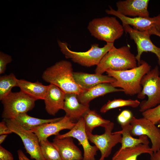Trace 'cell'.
Instances as JSON below:
<instances>
[{
	"mask_svg": "<svg viewBox=\"0 0 160 160\" xmlns=\"http://www.w3.org/2000/svg\"><path fill=\"white\" fill-rule=\"evenodd\" d=\"M150 156L149 160H160V150L156 152H153Z\"/></svg>",
	"mask_w": 160,
	"mask_h": 160,
	"instance_id": "e575fe53",
	"label": "cell"
},
{
	"mask_svg": "<svg viewBox=\"0 0 160 160\" xmlns=\"http://www.w3.org/2000/svg\"><path fill=\"white\" fill-rule=\"evenodd\" d=\"M17 154L18 160H30L20 149H19L17 151Z\"/></svg>",
	"mask_w": 160,
	"mask_h": 160,
	"instance_id": "836d02e7",
	"label": "cell"
},
{
	"mask_svg": "<svg viewBox=\"0 0 160 160\" xmlns=\"http://www.w3.org/2000/svg\"><path fill=\"white\" fill-rule=\"evenodd\" d=\"M140 102L138 100H124L121 99L109 100L101 108L100 112L105 113L110 110L119 107L130 106L136 108L139 106Z\"/></svg>",
	"mask_w": 160,
	"mask_h": 160,
	"instance_id": "4316f807",
	"label": "cell"
},
{
	"mask_svg": "<svg viewBox=\"0 0 160 160\" xmlns=\"http://www.w3.org/2000/svg\"><path fill=\"white\" fill-rule=\"evenodd\" d=\"M151 67L147 62L141 60L140 65L132 69L121 71L108 69L106 72L108 76L116 80L110 83L113 86L120 88L125 94L132 95H138L141 91V80L151 70Z\"/></svg>",
	"mask_w": 160,
	"mask_h": 160,
	"instance_id": "7a4b0ae2",
	"label": "cell"
},
{
	"mask_svg": "<svg viewBox=\"0 0 160 160\" xmlns=\"http://www.w3.org/2000/svg\"><path fill=\"white\" fill-rule=\"evenodd\" d=\"M65 93L59 88L52 84L49 85L44 99L45 108L49 114L55 116L60 110H63Z\"/></svg>",
	"mask_w": 160,
	"mask_h": 160,
	"instance_id": "e0dca14e",
	"label": "cell"
},
{
	"mask_svg": "<svg viewBox=\"0 0 160 160\" xmlns=\"http://www.w3.org/2000/svg\"><path fill=\"white\" fill-rule=\"evenodd\" d=\"M18 87L20 91L36 101L44 100L49 85H44L38 81L33 82L21 79L18 80Z\"/></svg>",
	"mask_w": 160,
	"mask_h": 160,
	"instance_id": "44dd1931",
	"label": "cell"
},
{
	"mask_svg": "<svg viewBox=\"0 0 160 160\" xmlns=\"http://www.w3.org/2000/svg\"><path fill=\"white\" fill-rule=\"evenodd\" d=\"M73 73L71 63L62 60L46 69L42 77L45 81L57 86L65 94L75 93L78 95L85 89L76 82Z\"/></svg>",
	"mask_w": 160,
	"mask_h": 160,
	"instance_id": "6da1fadb",
	"label": "cell"
},
{
	"mask_svg": "<svg viewBox=\"0 0 160 160\" xmlns=\"http://www.w3.org/2000/svg\"><path fill=\"white\" fill-rule=\"evenodd\" d=\"M149 0H126L120 1L116 3L117 11L127 17H149L148 9Z\"/></svg>",
	"mask_w": 160,
	"mask_h": 160,
	"instance_id": "9a60e30c",
	"label": "cell"
},
{
	"mask_svg": "<svg viewBox=\"0 0 160 160\" xmlns=\"http://www.w3.org/2000/svg\"><path fill=\"white\" fill-rule=\"evenodd\" d=\"M12 60L10 56L0 52V74L4 73L6 68L7 64Z\"/></svg>",
	"mask_w": 160,
	"mask_h": 160,
	"instance_id": "4dcf8cb0",
	"label": "cell"
},
{
	"mask_svg": "<svg viewBox=\"0 0 160 160\" xmlns=\"http://www.w3.org/2000/svg\"><path fill=\"white\" fill-rule=\"evenodd\" d=\"M18 80L13 73L0 76V100H2L11 92L13 87H18Z\"/></svg>",
	"mask_w": 160,
	"mask_h": 160,
	"instance_id": "484cf974",
	"label": "cell"
},
{
	"mask_svg": "<svg viewBox=\"0 0 160 160\" xmlns=\"http://www.w3.org/2000/svg\"><path fill=\"white\" fill-rule=\"evenodd\" d=\"M143 117L151 121L155 124L160 120V104L142 113Z\"/></svg>",
	"mask_w": 160,
	"mask_h": 160,
	"instance_id": "f1b7e54d",
	"label": "cell"
},
{
	"mask_svg": "<svg viewBox=\"0 0 160 160\" xmlns=\"http://www.w3.org/2000/svg\"><path fill=\"white\" fill-rule=\"evenodd\" d=\"M130 134L133 136L145 135L152 143L151 147L153 152L160 150V129L149 120L144 118L133 116L130 121Z\"/></svg>",
	"mask_w": 160,
	"mask_h": 160,
	"instance_id": "8fae6325",
	"label": "cell"
},
{
	"mask_svg": "<svg viewBox=\"0 0 160 160\" xmlns=\"http://www.w3.org/2000/svg\"><path fill=\"white\" fill-rule=\"evenodd\" d=\"M10 129L21 138L31 158L35 160H45L41 150L39 138L30 130L23 128L15 119H4Z\"/></svg>",
	"mask_w": 160,
	"mask_h": 160,
	"instance_id": "9c48e42d",
	"label": "cell"
},
{
	"mask_svg": "<svg viewBox=\"0 0 160 160\" xmlns=\"http://www.w3.org/2000/svg\"><path fill=\"white\" fill-rule=\"evenodd\" d=\"M137 66L135 56L129 46L117 48L114 46L106 54L95 70V73L102 74L108 69L121 71Z\"/></svg>",
	"mask_w": 160,
	"mask_h": 160,
	"instance_id": "3957f363",
	"label": "cell"
},
{
	"mask_svg": "<svg viewBox=\"0 0 160 160\" xmlns=\"http://www.w3.org/2000/svg\"><path fill=\"white\" fill-rule=\"evenodd\" d=\"M142 89L137 95V97L144 99L146 95L147 100L140 104V111L142 113L160 104V76L159 67L156 65L143 77L141 82Z\"/></svg>",
	"mask_w": 160,
	"mask_h": 160,
	"instance_id": "5b68a950",
	"label": "cell"
},
{
	"mask_svg": "<svg viewBox=\"0 0 160 160\" xmlns=\"http://www.w3.org/2000/svg\"><path fill=\"white\" fill-rule=\"evenodd\" d=\"M63 117L43 119L33 117L27 113L20 114L15 119L24 129L30 130L31 129L45 124L55 122L61 119Z\"/></svg>",
	"mask_w": 160,
	"mask_h": 160,
	"instance_id": "cb8c5ba5",
	"label": "cell"
},
{
	"mask_svg": "<svg viewBox=\"0 0 160 160\" xmlns=\"http://www.w3.org/2000/svg\"><path fill=\"white\" fill-rule=\"evenodd\" d=\"M77 95L75 93L65 94L63 110L66 116L73 122L77 121L82 117L86 112L89 109V104L80 103L77 98Z\"/></svg>",
	"mask_w": 160,
	"mask_h": 160,
	"instance_id": "ac0fdd59",
	"label": "cell"
},
{
	"mask_svg": "<svg viewBox=\"0 0 160 160\" xmlns=\"http://www.w3.org/2000/svg\"><path fill=\"white\" fill-rule=\"evenodd\" d=\"M52 142L58 150L62 160H83L81 152L74 144L72 137L58 138L55 137Z\"/></svg>",
	"mask_w": 160,
	"mask_h": 160,
	"instance_id": "2e32d148",
	"label": "cell"
},
{
	"mask_svg": "<svg viewBox=\"0 0 160 160\" xmlns=\"http://www.w3.org/2000/svg\"><path fill=\"white\" fill-rule=\"evenodd\" d=\"M106 13L116 16L121 21L122 25L132 26L133 28L141 32H148L151 36H158L160 34V15L153 17H136L125 16L109 6Z\"/></svg>",
	"mask_w": 160,
	"mask_h": 160,
	"instance_id": "ba28073f",
	"label": "cell"
},
{
	"mask_svg": "<svg viewBox=\"0 0 160 160\" xmlns=\"http://www.w3.org/2000/svg\"><path fill=\"white\" fill-rule=\"evenodd\" d=\"M12 132L7 125L5 121L4 120L0 123V135H8L12 133Z\"/></svg>",
	"mask_w": 160,
	"mask_h": 160,
	"instance_id": "d6a6232c",
	"label": "cell"
},
{
	"mask_svg": "<svg viewBox=\"0 0 160 160\" xmlns=\"http://www.w3.org/2000/svg\"><path fill=\"white\" fill-rule=\"evenodd\" d=\"M68 117L65 115L60 120L55 122L45 124L31 129L30 131L35 134L39 141L47 139L49 137L59 134L65 129L71 130L75 125Z\"/></svg>",
	"mask_w": 160,
	"mask_h": 160,
	"instance_id": "5bb4252c",
	"label": "cell"
},
{
	"mask_svg": "<svg viewBox=\"0 0 160 160\" xmlns=\"http://www.w3.org/2000/svg\"><path fill=\"white\" fill-rule=\"evenodd\" d=\"M124 31L128 33L137 46V53L135 56L137 66L140 64L141 56L143 52H150L156 55L160 68V48L155 46L151 41L150 35L147 32H141L129 25L123 26Z\"/></svg>",
	"mask_w": 160,
	"mask_h": 160,
	"instance_id": "4fadbf2b",
	"label": "cell"
},
{
	"mask_svg": "<svg viewBox=\"0 0 160 160\" xmlns=\"http://www.w3.org/2000/svg\"><path fill=\"white\" fill-rule=\"evenodd\" d=\"M83 118L86 132L92 133L94 128L98 127L103 128L111 121L103 118L95 111L89 109Z\"/></svg>",
	"mask_w": 160,
	"mask_h": 160,
	"instance_id": "d4e9b609",
	"label": "cell"
},
{
	"mask_svg": "<svg viewBox=\"0 0 160 160\" xmlns=\"http://www.w3.org/2000/svg\"><path fill=\"white\" fill-rule=\"evenodd\" d=\"M55 137L58 138L71 137L76 139L83 148V160H95V156L98 149L95 145H92L89 143L83 117L76 123L74 127L69 131L63 134H59Z\"/></svg>",
	"mask_w": 160,
	"mask_h": 160,
	"instance_id": "7c38bea8",
	"label": "cell"
},
{
	"mask_svg": "<svg viewBox=\"0 0 160 160\" xmlns=\"http://www.w3.org/2000/svg\"><path fill=\"white\" fill-rule=\"evenodd\" d=\"M158 36L160 37V34H159L158 35Z\"/></svg>",
	"mask_w": 160,
	"mask_h": 160,
	"instance_id": "74e56055",
	"label": "cell"
},
{
	"mask_svg": "<svg viewBox=\"0 0 160 160\" xmlns=\"http://www.w3.org/2000/svg\"><path fill=\"white\" fill-rule=\"evenodd\" d=\"M119 92H124V90L113 87L110 83H103L89 89H85L77 95V98L80 103L84 104H89L91 100L96 98L109 93Z\"/></svg>",
	"mask_w": 160,
	"mask_h": 160,
	"instance_id": "ffe728a7",
	"label": "cell"
},
{
	"mask_svg": "<svg viewBox=\"0 0 160 160\" xmlns=\"http://www.w3.org/2000/svg\"><path fill=\"white\" fill-rule=\"evenodd\" d=\"M122 129L113 132L119 133L122 135L120 149L130 148L137 145L140 144H149V143L148 137L144 135L139 136L138 138L133 137L130 134L131 127L130 122L121 125Z\"/></svg>",
	"mask_w": 160,
	"mask_h": 160,
	"instance_id": "603a6c76",
	"label": "cell"
},
{
	"mask_svg": "<svg viewBox=\"0 0 160 160\" xmlns=\"http://www.w3.org/2000/svg\"><path fill=\"white\" fill-rule=\"evenodd\" d=\"M58 43L62 53L67 59L82 66L91 67L97 66L106 54L114 46V43H108L102 47L99 44H92L88 50L84 52L72 51L69 49L67 43L58 41Z\"/></svg>",
	"mask_w": 160,
	"mask_h": 160,
	"instance_id": "277c9868",
	"label": "cell"
},
{
	"mask_svg": "<svg viewBox=\"0 0 160 160\" xmlns=\"http://www.w3.org/2000/svg\"><path fill=\"white\" fill-rule=\"evenodd\" d=\"M133 117L132 112L129 110H125L121 111L117 117V121L120 125L130 122Z\"/></svg>",
	"mask_w": 160,
	"mask_h": 160,
	"instance_id": "f546056e",
	"label": "cell"
},
{
	"mask_svg": "<svg viewBox=\"0 0 160 160\" xmlns=\"http://www.w3.org/2000/svg\"><path fill=\"white\" fill-rule=\"evenodd\" d=\"M114 127V123L111 121L104 127L105 132L102 134L86 132L89 141L94 143L100 151L101 156L99 160H104L105 158L108 157L113 148L118 143H121V135L112 132Z\"/></svg>",
	"mask_w": 160,
	"mask_h": 160,
	"instance_id": "30bf717a",
	"label": "cell"
},
{
	"mask_svg": "<svg viewBox=\"0 0 160 160\" xmlns=\"http://www.w3.org/2000/svg\"><path fill=\"white\" fill-rule=\"evenodd\" d=\"M73 76L76 82L85 89H89L100 84L111 83L116 81L114 78L108 75L96 73L73 72Z\"/></svg>",
	"mask_w": 160,
	"mask_h": 160,
	"instance_id": "d6986e66",
	"label": "cell"
},
{
	"mask_svg": "<svg viewBox=\"0 0 160 160\" xmlns=\"http://www.w3.org/2000/svg\"><path fill=\"white\" fill-rule=\"evenodd\" d=\"M158 124H159V125H160V120L158 122Z\"/></svg>",
	"mask_w": 160,
	"mask_h": 160,
	"instance_id": "8d00e7d4",
	"label": "cell"
},
{
	"mask_svg": "<svg viewBox=\"0 0 160 160\" xmlns=\"http://www.w3.org/2000/svg\"><path fill=\"white\" fill-rule=\"evenodd\" d=\"M87 29L92 36L106 43H114L124 31L122 25L113 17L95 18L89 23Z\"/></svg>",
	"mask_w": 160,
	"mask_h": 160,
	"instance_id": "8992f818",
	"label": "cell"
},
{
	"mask_svg": "<svg viewBox=\"0 0 160 160\" xmlns=\"http://www.w3.org/2000/svg\"><path fill=\"white\" fill-rule=\"evenodd\" d=\"M153 152L148 144H140L137 145L119 149L114 154L111 160H137L139 156L144 153L151 155Z\"/></svg>",
	"mask_w": 160,
	"mask_h": 160,
	"instance_id": "7402d4cb",
	"label": "cell"
},
{
	"mask_svg": "<svg viewBox=\"0 0 160 160\" xmlns=\"http://www.w3.org/2000/svg\"><path fill=\"white\" fill-rule=\"evenodd\" d=\"M42 155L45 160H62L57 149L47 139L39 141Z\"/></svg>",
	"mask_w": 160,
	"mask_h": 160,
	"instance_id": "83f0119b",
	"label": "cell"
},
{
	"mask_svg": "<svg viewBox=\"0 0 160 160\" xmlns=\"http://www.w3.org/2000/svg\"><path fill=\"white\" fill-rule=\"evenodd\" d=\"M8 135L3 134L0 135V144H1L3 142L6 138L7 136Z\"/></svg>",
	"mask_w": 160,
	"mask_h": 160,
	"instance_id": "d590c367",
	"label": "cell"
},
{
	"mask_svg": "<svg viewBox=\"0 0 160 160\" xmlns=\"http://www.w3.org/2000/svg\"><path fill=\"white\" fill-rule=\"evenodd\" d=\"M0 160H14V157L11 153L1 145L0 146Z\"/></svg>",
	"mask_w": 160,
	"mask_h": 160,
	"instance_id": "1f68e13d",
	"label": "cell"
},
{
	"mask_svg": "<svg viewBox=\"0 0 160 160\" xmlns=\"http://www.w3.org/2000/svg\"><path fill=\"white\" fill-rule=\"evenodd\" d=\"M1 101L3 106L2 117L4 119H11L32 110L36 101L20 91L11 92Z\"/></svg>",
	"mask_w": 160,
	"mask_h": 160,
	"instance_id": "52a82bcc",
	"label": "cell"
}]
</instances>
